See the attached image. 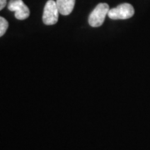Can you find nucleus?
<instances>
[{"mask_svg":"<svg viewBox=\"0 0 150 150\" xmlns=\"http://www.w3.org/2000/svg\"><path fill=\"white\" fill-rule=\"evenodd\" d=\"M60 13L56 1L48 0L44 6L43 13V22L46 25H54L59 20V14Z\"/></svg>","mask_w":150,"mask_h":150,"instance_id":"nucleus-3","label":"nucleus"},{"mask_svg":"<svg viewBox=\"0 0 150 150\" xmlns=\"http://www.w3.org/2000/svg\"><path fill=\"white\" fill-rule=\"evenodd\" d=\"M109 9L110 8L108 4L105 3L98 4L89 15L88 18L89 25L93 28H98L102 26L105 19V17L108 13Z\"/></svg>","mask_w":150,"mask_h":150,"instance_id":"nucleus-1","label":"nucleus"},{"mask_svg":"<svg viewBox=\"0 0 150 150\" xmlns=\"http://www.w3.org/2000/svg\"><path fill=\"white\" fill-rule=\"evenodd\" d=\"M8 28V23L4 18L0 17V37L4 35V33L7 31Z\"/></svg>","mask_w":150,"mask_h":150,"instance_id":"nucleus-6","label":"nucleus"},{"mask_svg":"<svg viewBox=\"0 0 150 150\" xmlns=\"http://www.w3.org/2000/svg\"><path fill=\"white\" fill-rule=\"evenodd\" d=\"M8 8L15 13V18L18 20L27 19L30 15L29 8L23 0H10L8 4Z\"/></svg>","mask_w":150,"mask_h":150,"instance_id":"nucleus-4","label":"nucleus"},{"mask_svg":"<svg viewBox=\"0 0 150 150\" xmlns=\"http://www.w3.org/2000/svg\"><path fill=\"white\" fill-rule=\"evenodd\" d=\"M7 2L8 0H0V11L5 8L7 5Z\"/></svg>","mask_w":150,"mask_h":150,"instance_id":"nucleus-7","label":"nucleus"},{"mask_svg":"<svg viewBox=\"0 0 150 150\" xmlns=\"http://www.w3.org/2000/svg\"><path fill=\"white\" fill-rule=\"evenodd\" d=\"M134 8L133 6L129 4H122L120 5L117 6L116 8H111L108 11V16L109 18L113 20L118 19H129L134 16Z\"/></svg>","mask_w":150,"mask_h":150,"instance_id":"nucleus-2","label":"nucleus"},{"mask_svg":"<svg viewBox=\"0 0 150 150\" xmlns=\"http://www.w3.org/2000/svg\"><path fill=\"white\" fill-rule=\"evenodd\" d=\"M59 13L62 15H69L75 5V0H56Z\"/></svg>","mask_w":150,"mask_h":150,"instance_id":"nucleus-5","label":"nucleus"}]
</instances>
